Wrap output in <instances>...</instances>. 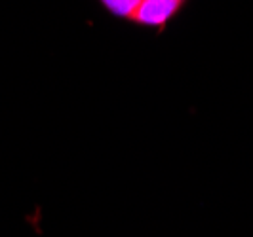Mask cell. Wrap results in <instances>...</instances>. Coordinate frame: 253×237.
<instances>
[{
  "instance_id": "6da1fadb",
  "label": "cell",
  "mask_w": 253,
  "mask_h": 237,
  "mask_svg": "<svg viewBox=\"0 0 253 237\" xmlns=\"http://www.w3.org/2000/svg\"><path fill=\"white\" fill-rule=\"evenodd\" d=\"M181 0H141L131 21L145 27H164L181 8Z\"/></svg>"
},
{
  "instance_id": "7a4b0ae2",
  "label": "cell",
  "mask_w": 253,
  "mask_h": 237,
  "mask_svg": "<svg viewBox=\"0 0 253 237\" xmlns=\"http://www.w3.org/2000/svg\"><path fill=\"white\" fill-rule=\"evenodd\" d=\"M101 2H103V6L111 13L118 15V17L131 19L141 0H101Z\"/></svg>"
},
{
  "instance_id": "3957f363",
  "label": "cell",
  "mask_w": 253,
  "mask_h": 237,
  "mask_svg": "<svg viewBox=\"0 0 253 237\" xmlns=\"http://www.w3.org/2000/svg\"><path fill=\"white\" fill-rule=\"evenodd\" d=\"M181 2H185V0H181Z\"/></svg>"
}]
</instances>
